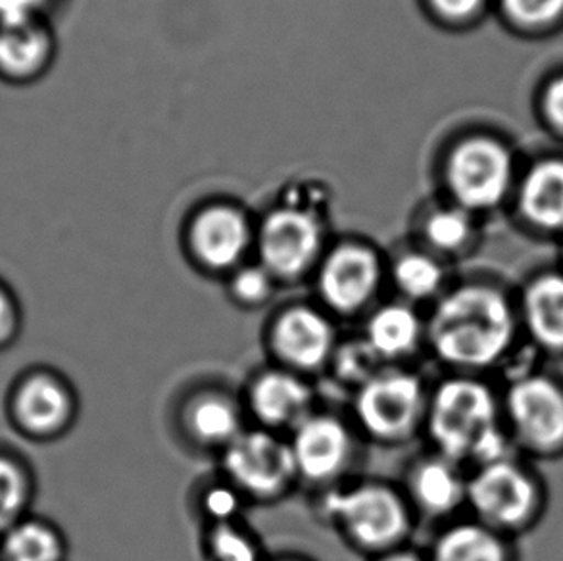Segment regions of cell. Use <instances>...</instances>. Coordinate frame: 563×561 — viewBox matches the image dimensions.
<instances>
[{
    "label": "cell",
    "instance_id": "5bb4252c",
    "mask_svg": "<svg viewBox=\"0 0 563 561\" xmlns=\"http://www.w3.org/2000/svg\"><path fill=\"white\" fill-rule=\"evenodd\" d=\"M251 239L243 213L225 205L208 206L195 218L189 231L190 249L198 262L212 272L239 266Z\"/></svg>",
    "mask_w": 563,
    "mask_h": 561
},
{
    "label": "cell",
    "instance_id": "f1b7e54d",
    "mask_svg": "<svg viewBox=\"0 0 563 561\" xmlns=\"http://www.w3.org/2000/svg\"><path fill=\"white\" fill-rule=\"evenodd\" d=\"M275 277L262 266H244L236 270L231 279V295L244 306L266 304L274 295Z\"/></svg>",
    "mask_w": 563,
    "mask_h": 561
},
{
    "label": "cell",
    "instance_id": "4dcf8cb0",
    "mask_svg": "<svg viewBox=\"0 0 563 561\" xmlns=\"http://www.w3.org/2000/svg\"><path fill=\"white\" fill-rule=\"evenodd\" d=\"M205 509L208 517H212L218 525L231 524V519L239 514L241 509V498L235 486H212L205 494Z\"/></svg>",
    "mask_w": 563,
    "mask_h": 561
},
{
    "label": "cell",
    "instance_id": "7c38bea8",
    "mask_svg": "<svg viewBox=\"0 0 563 561\" xmlns=\"http://www.w3.org/2000/svg\"><path fill=\"white\" fill-rule=\"evenodd\" d=\"M289 444L298 475L318 485L339 477L352 458L351 432L331 416L306 418L292 429Z\"/></svg>",
    "mask_w": 563,
    "mask_h": 561
},
{
    "label": "cell",
    "instance_id": "7a4b0ae2",
    "mask_svg": "<svg viewBox=\"0 0 563 561\" xmlns=\"http://www.w3.org/2000/svg\"><path fill=\"white\" fill-rule=\"evenodd\" d=\"M426 429L437 454L467 470L518 454L504 424L500 388L481 375L442 380L429 395Z\"/></svg>",
    "mask_w": 563,
    "mask_h": 561
},
{
    "label": "cell",
    "instance_id": "4316f807",
    "mask_svg": "<svg viewBox=\"0 0 563 561\" xmlns=\"http://www.w3.org/2000/svg\"><path fill=\"white\" fill-rule=\"evenodd\" d=\"M503 12L523 30H542L563 18V0H500Z\"/></svg>",
    "mask_w": 563,
    "mask_h": 561
},
{
    "label": "cell",
    "instance_id": "e0dca14e",
    "mask_svg": "<svg viewBox=\"0 0 563 561\" xmlns=\"http://www.w3.org/2000/svg\"><path fill=\"white\" fill-rule=\"evenodd\" d=\"M251 408L267 427H297L312 416V388L297 373L266 372L252 383Z\"/></svg>",
    "mask_w": 563,
    "mask_h": 561
},
{
    "label": "cell",
    "instance_id": "d590c367",
    "mask_svg": "<svg viewBox=\"0 0 563 561\" xmlns=\"http://www.w3.org/2000/svg\"><path fill=\"white\" fill-rule=\"evenodd\" d=\"M379 561H429L423 560L421 556L413 554V552H390V554L383 556Z\"/></svg>",
    "mask_w": 563,
    "mask_h": 561
},
{
    "label": "cell",
    "instance_id": "603a6c76",
    "mask_svg": "<svg viewBox=\"0 0 563 561\" xmlns=\"http://www.w3.org/2000/svg\"><path fill=\"white\" fill-rule=\"evenodd\" d=\"M185 425L200 444L223 447V450L243 432L239 410L228 398L218 395L195 398L185 414Z\"/></svg>",
    "mask_w": 563,
    "mask_h": 561
},
{
    "label": "cell",
    "instance_id": "e575fe53",
    "mask_svg": "<svg viewBox=\"0 0 563 561\" xmlns=\"http://www.w3.org/2000/svg\"><path fill=\"white\" fill-rule=\"evenodd\" d=\"M10 319H12L10 302H8V296L4 295V290L0 288V337L7 333L8 326H10Z\"/></svg>",
    "mask_w": 563,
    "mask_h": 561
},
{
    "label": "cell",
    "instance_id": "836d02e7",
    "mask_svg": "<svg viewBox=\"0 0 563 561\" xmlns=\"http://www.w3.org/2000/svg\"><path fill=\"white\" fill-rule=\"evenodd\" d=\"M542 114L554 130L563 133V74L547 84L542 92Z\"/></svg>",
    "mask_w": 563,
    "mask_h": 561
},
{
    "label": "cell",
    "instance_id": "ba28073f",
    "mask_svg": "<svg viewBox=\"0 0 563 561\" xmlns=\"http://www.w3.org/2000/svg\"><path fill=\"white\" fill-rule=\"evenodd\" d=\"M223 465L239 493L274 498L297 477L289 442L267 431H243L223 454Z\"/></svg>",
    "mask_w": 563,
    "mask_h": 561
},
{
    "label": "cell",
    "instance_id": "44dd1931",
    "mask_svg": "<svg viewBox=\"0 0 563 561\" xmlns=\"http://www.w3.org/2000/svg\"><path fill=\"white\" fill-rule=\"evenodd\" d=\"M15 411L20 421L33 431H54L68 419L69 396L58 381L35 375L18 391Z\"/></svg>",
    "mask_w": 563,
    "mask_h": 561
},
{
    "label": "cell",
    "instance_id": "cb8c5ba5",
    "mask_svg": "<svg viewBox=\"0 0 563 561\" xmlns=\"http://www.w3.org/2000/svg\"><path fill=\"white\" fill-rule=\"evenodd\" d=\"M475 216L456 205L442 206L423 221V239L439 258L464 256L477 243Z\"/></svg>",
    "mask_w": 563,
    "mask_h": 561
},
{
    "label": "cell",
    "instance_id": "4fadbf2b",
    "mask_svg": "<svg viewBox=\"0 0 563 561\" xmlns=\"http://www.w3.org/2000/svg\"><path fill=\"white\" fill-rule=\"evenodd\" d=\"M272 342L285 364L302 372L328 364L335 352V331L323 314L297 306L283 311L272 329Z\"/></svg>",
    "mask_w": 563,
    "mask_h": 561
},
{
    "label": "cell",
    "instance_id": "ac0fdd59",
    "mask_svg": "<svg viewBox=\"0 0 563 561\" xmlns=\"http://www.w3.org/2000/svg\"><path fill=\"white\" fill-rule=\"evenodd\" d=\"M429 561H519V554L516 540L470 517L437 537Z\"/></svg>",
    "mask_w": 563,
    "mask_h": 561
},
{
    "label": "cell",
    "instance_id": "2e32d148",
    "mask_svg": "<svg viewBox=\"0 0 563 561\" xmlns=\"http://www.w3.org/2000/svg\"><path fill=\"white\" fill-rule=\"evenodd\" d=\"M516 198L529 228L563 239V158H544L529 167Z\"/></svg>",
    "mask_w": 563,
    "mask_h": 561
},
{
    "label": "cell",
    "instance_id": "d6a6232c",
    "mask_svg": "<svg viewBox=\"0 0 563 561\" xmlns=\"http://www.w3.org/2000/svg\"><path fill=\"white\" fill-rule=\"evenodd\" d=\"M48 0H0V25L41 22Z\"/></svg>",
    "mask_w": 563,
    "mask_h": 561
},
{
    "label": "cell",
    "instance_id": "1f68e13d",
    "mask_svg": "<svg viewBox=\"0 0 563 561\" xmlns=\"http://www.w3.org/2000/svg\"><path fill=\"white\" fill-rule=\"evenodd\" d=\"M429 4L444 22L465 23L481 14L487 0H429Z\"/></svg>",
    "mask_w": 563,
    "mask_h": 561
},
{
    "label": "cell",
    "instance_id": "277c9868",
    "mask_svg": "<svg viewBox=\"0 0 563 561\" xmlns=\"http://www.w3.org/2000/svg\"><path fill=\"white\" fill-rule=\"evenodd\" d=\"M504 424L518 454L556 462L563 458V380L537 365H519L500 388Z\"/></svg>",
    "mask_w": 563,
    "mask_h": 561
},
{
    "label": "cell",
    "instance_id": "8d00e7d4",
    "mask_svg": "<svg viewBox=\"0 0 563 561\" xmlns=\"http://www.w3.org/2000/svg\"><path fill=\"white\" fill-rule=\"evenodd\" d=\"M562 270H563V239H562Z\"/></svg>",
    "mask_w": 563,
    "mask_h": 561
},
{
    "label": "cell",
    "instance_id": "3957f363",
    "mask_svg": "<svg viewBox=\"0 0 563 561\" xmlns=\"http://www.w3.org/2000/svg\"><path fill=\"white\" fill-rule=\"evenodd\" d=\"M549 508V488L521 454L470 470L467 509L473 519L511 540L534 531Z\"/></svg>",
    "mask_w": 563,
    "mask_h": 561
},
{
    "label": "cell",
    "instance_id": "52a82bcc",
    "mask_svg": "<svg viewBox=\"0 0 563 561\" xmlns=\"http://www.w3.org/2000/svg\"><path fill=\"white\" fill-rule=\"evenodd\" d=\"M429 393L416 373L380 370L356 393L354 411L362 429L380 442L410 439L426 425Z\"/></svg>",
    "mask_w": 563,
    "mask_h": 561
},
{
    "label": "cell",
    "instance_id": "d6986e66",
    "mask_svg": "<svg viewBox=\"0 0 563 561\" xmlns=\"http://www.w3.org/2000/svg\"><path fill=\"white\" fill-rule=\"evenodd\" d=\"M364 341L380 362H395L413 354L426 341V321L410 304H387L367 319Z\"/></svg>",
    "mask_w": 563,
    "mask_h": 561
},
{
    "label": "cell",
    "instance_id": "f546056e",
    "mask_svg": "<svg viewBox=\"0 0 563 561\" xmlns=\"http://www.w3.org/2000/svg\"><path fill=\"white\" fill-rule=\"evenodd\" d=\"M25 504V479L8 458H0V529L14 521Z\"/></svg>",
    "mask_w": 563,
    "mask_h": 561
},
{
    "label": "cell",
    "instance_id": "8992f818",
    "mask_svg": "<svg viewBox=\"0 0 563 561\" xmlns=\"http://www.w3.org/2000/svg\"><path fill=\"white\" fill-rule=\"evenodd\" d=\"M446 185L454 205L473 216L504 205L516 185V160L506 144L493 138L457 143L446 160Z\"/></svg>",
    "mask_w": 563,
    "mask_h": 561
},
{
    "label": "cell",
    "instance_id": "ffe728a7",
    "mask_svg": "<svg viewBox=\"0 0 563 561\" xmlns=\"http://www.w3.org/2000/svg\"><path fill=\"white\" fill-rule=\"evenodd\" d=\"M53 38L41 22L0 25V69L8 76H30L45 66Z\"/></svg>",
    "mask_w": 563,
    "mask_h": 561
},
{
    "label": "cell",
    "instance_id": "83f0119b",
    "mask_svg": "<svg viewBox=\"0 0 563 561\" xmlns=\"http://www.w3.org/2000/svg\"><path fill=\"white\" fill-rule=\"evenodd\" d=\"M208 548L212 561H260L256 544L233 524L216 525Z\"/></svg>",
    "mask_w": 563,
    "mask_h": 561
},
{
    "label": "cell",
    "instance_id": "7402d4cb",
    "mask_svg": "<svg viewBox=\"0 0 563 561\" xmlns=\"http://www.w3.org/2000/svg\"><path fill=\"white\" fill-rule=\"evenodd\" d=\"M393 279L400 295L410 302H437L449 290L444 262L429 251L406 252L396 260Z\"/></svg>",
    "mask_w": 563,
    "mask_h": 561
},
{
    "label": "cell",
    "instance_id": "6da1fadb",
    "mask_svg": "<svg viewBox=\"0 0 563 561\" xmlns=\"http://www.w3.org/2000/svg\"><path fill=\"white\" fill-rule=\"evenodd\" d=\"M426 342L452 373L488 377L518 370L527 346L519 323L516 290L493 279L464 280L433 304Z\"/></svg>",
    "mask_w": 563,
    "mask_h": 561
},
{
    "label": "cell",
    "instance_id": "484cf974",
    "mask_svg": "<svg viewBox=\"0 0 563 561\" xmlns=\"http://www.w3.org/2000/svg\"><path fill=\"white\" fill-rule=\"evenodd\" d=\"M331 362L339 380L349 385H358V388L383 370L379 356L364 339L346 342L335 349Z\"/></svg>",
    "mask_w": 563,
    "mask_h": 561
},
{
    "label": "cell",
    "instance_id": "5b68a950",
    "mask_svg": "<svg viewBox=\"0 0 563 561\" xmlns=\"http://www.w3.org/2000/svg\"><path fill=\"white\" fill-rule=\"evenodd\" d=\"M325 516L364 550L385 552L410 532V512L398 494L379 483L333 491L325 496Z\"/></svg>",
    "mask_w": 563,
    "mask_h": 561
},
{
    "label": "cell",
    "instance_id": "30bf717a",
    "mask_svg": "<svg viewBox=\"0 0 563 561\" xmlns=\"http://www.w3.org/2000/svg\"><path fill=\"white\" fill-rule=\"evenodd\" d=\"M519 323L527 349L563 358V270L549 267L531 275L516 290Z\"/></svg>",
    "mask_w": 563,
    "mask_h": 561
},
{
    "label": "cell",
    "instance_id": "9c48e42d",
    "mask_svg": "<svg viewBox=\"0 0 563 561\" xmlns=\"http://www.w3.org/2000/svg\"><path fill=\"white\" fill-rule=\"evenodd\" d=\"M321 221L300 206L289 205L267 213L258 233L260 258L275 279H295L320 258Z\"/></svg>",
    "mask_w": 563,
    "mask_h": 561
},
{
    "label": "cell",
    "instance_id": "8fae6325",
    "mask_svg": "<svg viewBox=\"0 0 563 561\" xmlns=\"http://www.w3.org/2000/svg\"><path fill=\"white\" fill-rule=\"evenodd\" d=\"M380 283L377 254L366 246L343 244L328 254L318 275L323 302L339 314L360 311L374 298Z\"/></svg>",
    "mask_w": 563,
    "mask_h": 561
},
{
    "label": "cell",
    "instance_id": "9a60e30c",
    "mask_svg": "<svg viewBox=\"0 0 563 561\" xmlns=\"http://www.w3.org/2000/svg\"><path fill=\"white\" fill-rule=\"evenodd\" d=\"M467 468L433 452L411 468L408 488L423 516L442 519L467 508Z\"/></svg>",
    "mask_w": 563,
    "mask_h": 561
},
{
    "label": "cell",
    "instance_id": "d4e9b609",
    "mask_svg": "<svg viewBox=\"0 0 563 561\" xmlns=\"http://www.w3.org/2000/svg\"><path fill=\"white\" fill-rule=\"evenodd\" d=\"M4 556L8 561H58L62 542L46 525H15L4 540Z\"/></svg>",
    "mask_w": 563,
    "mask_h": 561
}]
</instances>
